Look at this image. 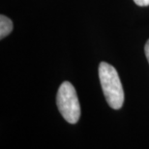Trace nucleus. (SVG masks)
Returning <instances> with one entry per match:
<instances>
[{
	"label": "nucleus",
	"instance_id": "obj_4",
	"mask_svg": "<svg viewBox=\"0 0 149 149\" xmlns=\"http://www.w3.org/2000/svg\"><path fill=\"white\" fill-rule=\"evenodd\" d=\"M134 2L141 7H146L149 5V0H134Z\"/></svg>",
	"mask_w": 149,
	"mask_h": 149
},
{
	"label": "nucleus",
	"instance_id": "obj_1",
	"mask_svg": "<svg viewBox=\"0 0 149 149\" xmlns=\"http://www.w3.org/2000/svg\"><path fill=\"white\" fill-rule=\"evenodd\" d=\"M99 78L109 107L114 110L121 109L124 103V91L116 69L107 63L102 62L99 65Z\"/></svg>",
	"mask_w": 149,
	"mask_h": 149
},
{
	"label": "nucleus",
	"instance_id": "obj_2",
	"mask_svg": "<svg viewBox=\"0 0 149 149\" xmlns=\"http://www.w3.org/2000/svg\"><path fill=\"white\" fill-rule=\"evenodd\" d=\"M56 104L62 116L67 122L75 124L81 117V106L77 91L70 82H63L56 96Z\"/></svg>",
	"mask_w": 149,
	"mask_h": 149
},
{
	"label": "nucleus",
	"instance_id": "obj_3",
	"mask_svg": "<svg viewBox=\"0 0 149 149\" xmlns=\"http://www.w3.org/2000/svg\"><path fill=\"white\" fill-rule=\"evenodd\" d=\"M13 30V22L9 17L1 15L0 17V39H4Z\"/></svg>",
	"mask_w": 149,
	"mask_h": 149
},
{
	"label": "nucleus",
	"instance_id": "obj_5",
	"mask_svg": "<svg viewBox=\"0 0 149 149\" xmlns=\"http://www.w3.org/2000/svg\"><path fill=\"white\" fill-rule=\"evenodd\" d=\"M144 51H145V56L147 58V61L149 63V40H147L146 44H145V47H144Z\"/></svg>",
	"mask_w": 149,
	"mask_h": 149
}]
</instances>
